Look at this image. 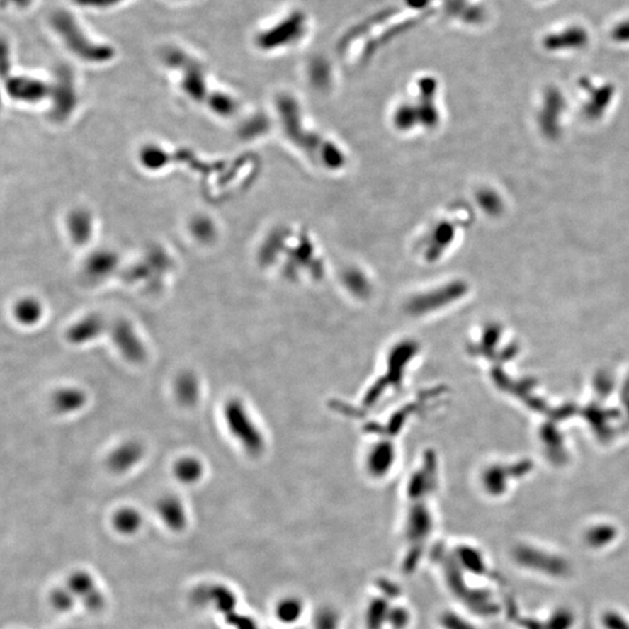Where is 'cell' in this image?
<instances>
[{"instance_id":"6da1fadb","label":"cell","mask_w":629,"mask_h":629,"mask_svg":"<svg viewBox=\"0 0 629 629\" xmlns=\"http://www.w3.org/2000/svg\"><path fill=\"white\" fill-rule=\"evenodd\" d=\"M276 108L285 139L312 164L330 173L346 167L348 155L344 149L307 122L303 108L294 96H278Z\"/></svg>"},{"instance_id":"7a4b0ae2","label":"cell","mask_w":629,"mask_h":629,"mask_svg":"<svg viewBox=\"0 0 629 629\" xmlns=\"http://www.w3.org/2000/svg\"><path fill=\"white\" fill-rule=\"evenodd\" d=\"M264 256H280L273 259L283 261L282 269L288 276L294 278H312L318 279L324 272V258L317 242L308 230L301 227H282L276 231L266 243Z\"/></svg>"},{"instance_id":"3957f363","label":"cell","mask_w":629,"mask_h":629,"mask_svg":"<svg viewBox=\"0 0 629 629\" xmlns=\"http://www.w3.org/2000/svg\"><path fill=\"white\" fill-rule=\"evenodd\" d=\"M48 27L60 45L81 62L105 64L117 55L113 45L96 36L72 8L59 7L52 11Z\"/></svg>"},{"instance_id":"277c9868","label":"cell","mask_w":629,"mask_h":629,"mask_svg":"<svg viewBox=\"0 0 629 629\" xmlns=\"http://www.w3.org/2000/svg\"><path fill=\"white\" fill-rule=\"evenodd\" d=\"M438 82L433 77L417 79L392 112V124L401 133L431 132L438 128L442 112Z\"/></svg>"},{"instance_id":"5b68a950","label":"cell","mask_w":629,"mask_h":629,"mask_svg":"<svg viewBox=\"0 0 629 629\" xmlns=\"http://www.w3.org/2000/svg\"><path fill=\"white\" fill-rule=\"evenodd\" d=\"M453 212L451 210L439 215L419 234L415 252L423 261L437 262L449 252L458 233L459 220H455Z\"/></svg>"},{"instance_id":"8992f818","label":"cell","mask_w":629,"mask_h":629,"mask_svg":"<svg viewBox=\"0 0 629 629\" xmlns=\"http://www.w3.org/2000/svg\"><path fill=\"white\" fill-rule=\"evenodd\" d=\"M224 417L231 434L249 455H258L262 453L265 442L243 403L237 399L227 401L224 407Z\"/></svg>"},{"instance_id":"52a82bcc","label":"cell","mask_w":629,"mask_h":629,"mask_svg":"<svg viewBox=\"0 0 629 629\" xmlns=\"http://www.w3.org/2000/svg\"><path fill=\"white\" fill-rule=\"evenodd\" d=\"M302 16H295L293 18H285L273 23L272 26L260 28L256 32L254 42L256 46L262 52L269 50H282L287 46L295 45L296 40L301 39L298 34L290 33L296 32V28H301L302 23H305Z\"/></svg>"},{"instance_id":"ba28073f","label":"cell","mask_w":629,"mask_h":629,"mask_svg":"<svg viewBox=\"0 0 629 629\" xmlns=\"http://www.w3.org/2000/svg\"><path fill=\"white\" fill-rule=\"evenodd\" d=\"M108 334L115 348L131 364L140 365L147 359V351L133 325L128 319L117 318L112 321L111 324L108 325Z\"/></svg>"},{"instance_id":"9c48e42d","label":"cell","mask_w":629,"mask_h":629,"mask_svg":"<svg viewBox=\"0 0 629 629\" xmlns=\"http://www.w3.org/2000/svg\"><path fill=\"white\" fill-rule=\"evenodd\" d=\"M144 448L138 441H128L117 446L106 459L110 471L117 475L133 469L144 458Z\"/></svg>"},{"instance_id":"30bf717a","label":"cell","mask_w":629,"mask_h":629,"mask_svg":"<svg viewBox=\"0 0 629 629\" xmlns=\"http://www.w3.org/2000/svg\"><path fill=\"white\" fill-rule=\"evenodd\" d=\"M108 325L101 314H89L67 330V341L72 345L86 344L108 332Z\"/></svg>"},{"instance_id":"8fae6325","label":"cell","mask_w":629,"mask_h":629,"mask_svg":"<svg viewBox=\"0 0 629 629\" xmlns=\"http://www.w3.org/2000/svg\"><path fill=\"white\" fill-rule=\"evenodd\" d=\"M7 89L10 95L18 101H38L47 92L46 82L30 75H8Z\"/></svg>"},{"instance_id":"7c38bea8","label":"cell","mask_w":629,"mask_h":629,"mask_svg":"<svg viewBox=\"0 0 629 629\" xmlns=\"http://www.w3.org/2000/svg\"><path fill=\"white\" fill-rule=\"evenodd\" d=\"M516 560L526 567H534L538 570L550 572V574H556V576L565 574L567 571V563L560 558L548 556V555L542 554L538 551L529 550V549H523V550L521 549L518 551Z\"/></svg>"},{"instance_id":"4fadbf2b","label":"cell","mask_w":629,"mask_h":629,"mask_svg":"<svg viewBox=\"0 0 629 629\" xmlns=\"http://www.w3.org/2000/svg\"><path fill=\"white\" fill-rule=\"evenodd\" d=\"M157 511L161 520L169 529L180 531L187 524V515L180 499L174 495H166L157 502Z\"/></svg>"},{"instance_id":"5bb4252c","label":"cell","mask_w":629,"mask_h":629,"mask_svg":"<svg viewBox=\"0 0 629 629\" xmlns=\"http://www.w3.org/2000/svg\"><path fill=\"white\" fill-rule=\"evenodd\" d=\"M86 394L77 387L60 388L52 394L50 402L54 409L60 414H72L86 406Z\"/></svg>"},{"instance_id":"9a60e30c","label":"cell","mask_w":629,"mask_h":629,"mask_svg":"<svg viewBox=\"0 0 629 629\" xmlns=\"http://www.w3.org/2000/svg\"><path fill=\"white\" fill-rule=\"evenodd\" d=\"M200 382L195 374L183 372L178 374L174 384V393L177 401L184 407H193L200 399Z\"/></svg>"},{"instance_id":"2e32d148","label":"cell","mask_w":629,"mask_h":629,"mask_svg":"<svg viewBox=\"0 0 629 629\" xmlns=\"http://www.w3.org/2000/svg\"><path fill=\"white\" fill-rule=\"evenodd\" d=\"M175 478L182 484L191 485L198 482L204 475V466L200 459L195 457H183L173 466Z\"/></svg>"},{"instance_id":"e0dca14e","label":"cell","mask_w":629,"mask_h":629,"mask_svg":"<svg viewBox=\"0 0 629 629\" xmlns=\"http://www.w3.org/2000/svg\"><path fill=\"white\" fill-rule=\"evenodd\" d=\"M42 305H40L39 301H36L34 298H26L17 302V305H14L13 314L14 317L19 322L20 324L32 325L36 324L38 322L42 317Z\"/></svg>"},{"instance_id":"ac0fdd59","label":"cell","mask_w":629,"mask_h":629,"mask_svg":"<svg viewBox=\"0 0 629 629\" xmlns=\"http://www.w3.org/2000/svg\"><path fill=\"white\" fill-rule=\"evenodd\" d=\"M112 522L115 531H118L120 534L132 535L140 529L142 518L135 508L126 507L115 513Z\"/></svg>"},{"instance_id":"d6986e66","label":"cell","mask_w":629,"mask_h":629,"mask_svg":"<svg viewBox=\"0 0 629 629\" xmlns=\"http://www.w3.org/2000/svg\"><path fill=\"white\" fill-rule=\"evenodd\" d=\"M128 1L130 0H72L74 6L95 12L115 10Z\"/></svg>"},{"instance_id":"ffe728a7","label":"cell","mask_w":629,"mask_h":629,"mask_svg":"<svg viewBox=\"0 0 629 629\" xmlns=\"http://www.w3.org/2000/svg\"><path fill=\"white\" fill-rule=\"evenodd\" d=\"M574 623V618L567 611H558L551 616L550 621L545 629H569Z\"/></svg>"},{"instance_id":"44dd1931","label":"cell","mask_w":629,"mask_h":629,"mask_svg":"<svg viewBox=\"0 0 629 629\" xmlns=\"http://www.w3.org/2000/svg\"><path fill=\"white\" fill-rule=\"evenodd\" d=\"M72 592H69V591L67 590H57L52 594V603L54 604V606L55 608L60 611H68L72 608Z\"/></svg>"},{"instance_id":"7402d4cb","label":"cell","mask_w":629,"mask_h":629,"mask_svg":"<svg viewBox=\"0 0 629 629\" xmlns=\"http://www.w3.org/2000/svg\"><path fill=\"white\" fill-rule=\"evenodd\" d=\"M34 0H1L3 10L12 12H25L33 6Z\"/></svg>"},{"instance_id":"603a6c76","label":"cell","mask_w":629,"mask_h":629,"mask_svg":"<svg viewBox=\"0 0 629 629\" xmlns=\"http://www.w3.org/2000/svg\"><path fill=\"white\" fill-rule=\"evenodd\" d=\"M279 616L282 620H285V621H289V620L295 619L296 616H298V612H300V607L298 608V605L295 603H283L281 604L279 606Z\"/></svg>"},{"instance_id":"cb8c5ba5","label":"cell","mask_w":629,"mask_h":629,"mask_svg":"<svg viewBox=\"0 0 629 629\" xmlns=\"http://www.w3.org/2000/svg\"><path fill=\"white\" fill-rule=\"evenodd\" d=\"M616 36L621 39L629 38V23H625L616 28Z\"/></svg>"},{"instance_id":"d4e9b609","label":"cell","mask_w":629,"mask_h":629,"mask_svg":"<svg viewBox=\"0 0 629 629\" xmlns=\"http://www.w3.org/2000/svg\"><path fill=\"white\" fill-rule=\"evenodd\" d=\"M171 1L176 4H186L189 3V1H193V0H171Z\"/></svg>"}]
</instances>
